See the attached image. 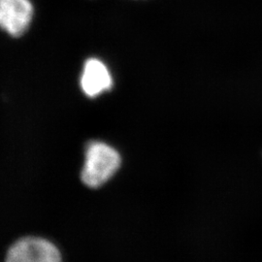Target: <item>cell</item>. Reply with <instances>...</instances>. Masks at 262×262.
Listing matches in <instances>:
<instances>
[{
  "label": "cell",
  "mask_w": 262,
  "mask_h": 262,
  "mask_svg": "<svg viewBox=\"0 0 262 262\" xmlns=\"http://www.w3.org/2000/svg\"><path fill=\"white\" fill-rule=\"evenodd\" d=\"M33 15L31 0H0V28L13 37L27 32Z\"/></svg>",
  "instance_id": "3"
},
{
  "label": "cell",
  "mask_w": 262,
  "mask_h": 262,
  "mask_svg": "<svg viewBox=\"0 0 262 262\" xmlns=\"http://www.w3.org/2000/svg\"><path fill=\"white\" fill-rule=\"evenodd\" d=\"M122 158L112 146L100 141L90 143L85 149L81 179L86 187L98 188L121 167Z\"/></svg>",
  "instance_id": "1"
},
{
  "label": "cell",
  "mask_w": 262,
  "mask_h": 262,
  "mask_svg": "<svg viewBox=\"0 0 262 262\" xmlns=\"http://www.w3.org/2000/svg\"><path fill=\"white\" fill-rule=\"evenodd\" d=\"M80 83L86 96L96 97L112 89L113 77L103 61L91 57L84 62Z\"/></svg>",
  "instance_id": "4"
},
{
  "label": "cell",
  "mask_w": 262,
  "mask_h": 262,
  "mask_svg": "<svg viewBox=\"0 0 262 262\" xmlns=\"http://www.w3.org/2000/svg\"><path fill=\"white\" fill-rule=\"evenodd\" d=\"M5 262H63L59 249L39 236H25L10 246Z\"/></svg>",
  "instance_id": "2"
}]
</instances>
